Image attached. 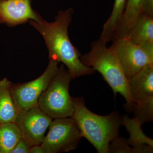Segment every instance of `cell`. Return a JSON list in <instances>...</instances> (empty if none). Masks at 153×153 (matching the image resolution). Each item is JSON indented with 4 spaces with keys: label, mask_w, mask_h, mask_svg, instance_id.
<instances>
[{
    "label": "cell",
    "mask_w": 153,
    "mask_h": 153,
    "mask_svg": "<svg viewBox=\"0 0 153 153\" xmlns=\"http://www.w3.org/2000/svg\"><path fill=\"white\" fill-rule=\"evenodd\" d=\"M41 146L44 153L68 152L77 148L82 137L71 117L53 119Z\"/></svg>",
    "instance_id": "5"
},
{
    "label": "cell",
    "mask_w": 153,
    "mask_h": 153,
    "mask_svg": "<svg viewBox=\"0 0 153 153\" xmlns=\"http://www.w3.org/2000/svg\"><path fill=\"white\" fill-rule=\"evenodd\" d=\"M127 38L153 55V16L141 14Z\"/></svg>",
    "instance_id": "11"
},
{
    "label": "cell",
    "mask_w": 153,
    "mask_h": 153,
    "mask_svg": "<svg viewBox=\"0 0 153 153\" xmlns=\"http://www.w3.org/2000/svg\"><path fill=\"white\" fill-rule=\"evenodd\" d=\"M108 153H133V149L127 142L126 139L118 137L110 143Z\"/></svg>",
    "instance_id": "18"
},
{
    "label": "cell",
    "mask_w": 153,
    "mask_h": 153,
    "mask_svg": "<svg viewBox=\"0 0 153 153\" xmlns=\"http://www.w3.org/2000/svg\"><path fill=\"white\" fill-rule=\"evenodd\" d=\"M73 9L58 12L55 21L48 22L41 18L39 21L30 20V25L43 36L49 50V59L63 63L68 68L72 79L95 72L80 60L81 54L70 41L68 27L72 20Z\"/></svg>",
    "instance_id": "1"
},
{
    "label": "cell",
    "mask_w": 153,
    "mask_h": 153,
    "mask_svg": "<svg viewBox=\"0 0 153 153\" xmlns=\"http://www.w3.org/2000/svg\"><path fill=\"white\" fill-rule=\"evenodd\" d=\"M107 43L101 39L91 43L90 51L81 55L80 59L85 66L99 72L112 88L114 94L119 93L125 99L126 105L133 101L129 91L128 79L112 46L107 47Z\"/></svg>",
    "instance_id": "3"
},
{
    "label": "cell",
    "mask_w": 153,
    "mask_h": 153,
    "mask_svg": "<svg viewBox=\"0 0 153 153\" xmlns=\"http://www.w3.org/2000/svg\"><path fill=\"white\" fill-rule=\"evenodd\" d=\"M112 46L128 80L145 66L153 63V55L134 44L127 38H117Z\"/></svg>",
    "instance_id": "7"
},
{
    "label": "cell",
    "mask_w": 153,
    "mask_h": 153,
    "mask_svg": "<svg viewBox=\"0 0 153 153\" xmlns=\"http://www.w3.org/2000/svg\"><path fill=\"white\" fill-rule=\"evenodd\" d=\"M31 146L30 144L22 137L11 151L10 153H30Z\"/></svg>",
    "instance_id": "19"
},
{
    "label": "cell",
    "mask_w": 153,
    "mask_h": 153,
    "mask_svg": "<svg viewBox=\"0 0 153 153\" xmlns=\"http://www.w3.org/2000/svg\"><path fill=\"white\" fill-rule=\"evenodd\" d=\"M52 120L37 105L19 112L15 123L21 130L22 137L33 146L41 145Z\"/></svg>",
    "instance_id": "8"
},
{
    "label": "cell",
    "mask_w": 153,
    "mask_h": 153,
    "mask_svg": "<svg viewBox=\"0 0 153 153\" xmlns=\"http://www.w3.org/2000/svg\"><path fill=\"white\" fill-rule=\"evenodd\" d=\"M41 19L32 9L30 0H0V23L13 27Z\"/></svg>",
    "instance_id": "9"
},
{
    "label": "cell",
    "mask_w": 153,
    "mask_h": 153,
    "mask_svg": "<svg viewBox=\"0 0 153 153\" xmlns=\"http://www.w3.org/2000/svg\"><path fill=\"white\" fill-rule=\"evenodd\" d=\"M12 83L6 77L0 80V123H15L18 115L11 92Z\"/></svg>",
    "instance_id": "13"
},
{
    "label": "cell",
    "mask_w": 153,
    "mask_h": 153,
    "mask_svg": "<svg viewBox=\"0 0 153 153\" xmlns=\"http://www.w3.org/2000/svg\"><path fill=\"white\" fill-rule=\"evenodd\" d=\"M74 112L71 117L76 123L82 137L87 140L99 153H108L110 143L119 137L122 117L114 111L99 115L87 108L82 97H72Z\"/></svg>",
    "instance_id": "2"
},
{
    "label": "cell",
    "mask_w": 153,
    "mask_h": 153,
    "mask_svg": "<svg viewBox=\"0 0 153 153\" xmlns=\"http://www.w3.org/2000/svg\"><path fill=\"white\" fill-rule=\"evenodd\" d=\"M144 1L145 0H127L123 16L112 41L117 38L128 37L138 17L142 13Z\"/></svg>",
    "instance_id": "12"
},
{
    "label": "cell",
    "mask_w": 153,
    "mask_h": 153,
    "mask_svg": "<svg viewBox=\"0 0 153 153\" xmlns=\"http://www.w3.org/2000/svg\"><path fill=\"white\" fill-rule=\"evenodd\" d=\"M58 63L49 59L43 74L37 79L24 83H12L11 92L18 113L38 105V98L58 71Z\"/></svg>",
    "instance_id": "6"
},
{
    "label": "cell",
    "mask_w": 153,
    "mask_h": 153,
    "mask_svg": "<svg viewBox=\"0 0 153 153\" xmlns=\"http://www.w3.org/2000/svg\"><path fill=\"white\" fill-rule=\"evenodd\" d=\"M71 79L69 71L64 64H61L38 98V106L53 120L71 117L73 114L74 104L69 93Z\"/></svg>",
    "instance_id": "4"
},
{
    "label": "cell",
    "mask_w": 153,
    "mask_h": 153,
    "mask_svg": "<svg viewBox=\"0 0 153 153\" xmlns=\"http://www.w3.org/2000/svg\"><path fill=\"white\" fill-rule=\"evenodd\" d=\"M129 91L134 102H142L153 97V63L148 64L128 80Z\"/></svg>",
    "instance_id": "10"
},
{
    "label": "cell",
    "mask_w": 153,
    "mask_h": 153,
    "mask_svg": "<svg viewBox=\"0 0 153 153\" xmlns=\"http://www.w3.org/2000/svg\"><path fill=\"white\" fill-rule=\"evenodd\" d=\"M126 2L127 0H115L112 12L103 25L100 38L106 43L113 41L115 32L123 16Z\"/></svg>",
    "instance_id": "15"
},
{
    "label": "cell",
    "mask_w": 153,
    "mask_h": 153,
    "mask_svg": "<svg viewBox=\"0 0 153 153\" xmlns=\"http://www.w3.org/2000/svg\"><path fill=\"white\" fill-rule=\"evenodd\" d=\"M142 13L153 16V0H145Z\"/></svg>",
    "instance_id": "20"
},
{
    "label": "cell",
    "mask_w": 153,
    "mask_h": 153,
    "mask_svg": "<svg viewBox=\"0 0 153 153\" xmlns=\"http://www.w3.org/2000/svg\"><path fill=\"white\" fill-rule=\"evenodd\" d=\"M122 126H124L129 134L127 142L131 147L142 144L153 147V140L147 136L142 129L140 123L136 118H130L128 115L124 114L122 118Z\"/></svg>",
    "instance_id": "14"
},
{
    "label": "cell",
    "mask_w": 153,
    "mask_h": 153,
    "mask_svg": "<svg viewBox=\"0 0 153 153\" xmlns=\"http://www.w3.org/2000/svg\"><path fill=\"white\" fill-rule=\"evenodd\" d=\"M125 108L133 113L134 117L142 125L153 120V97L142 102H133L130 105H124Z\"/></svg>",
    "instance_id": "17"
},
{
    "label": "cell",
    "mask_w": 153,
    "mask_h": 153,
    "mask_svg": "<svg viewBox=\"0 0 153 153\" xmlns=\"http://www.w3.org/2000/svg\"><path fill=\"white\" fill-rule=\"evenodd\" d=\"M22 137L21 130L15 123H0V153H10Z\"/></svg>",
    "instance_id": "16"
},
{
    "label": "cell",
    "mask_w": 153,
    "mask_h": 153,
    "mask_svg": "<svg viewBox=\"0 0 153 153\" xmlns=\"http://www.w3.org/2000/svg\"><path fill=\"white\" fill-rule=\"evenodd\" d=\"M30 153H44L41 145L32 146L30 149Z\"/></svg>",
    "instance_id": "21"
}]
</instances>
